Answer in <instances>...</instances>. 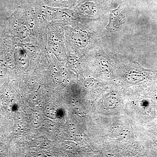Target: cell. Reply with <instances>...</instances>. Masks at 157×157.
Returning a JSON list of instances; mask_svg holds the SVG:
<instances>
[{
    "mask_svg": "<svg viewBox=\"0 0 157 157\" xmlns=\"http://www.w3.org/2000/svg\"><path fill=\"white\" fill-rule=\"evenodd\" d=\"M118 103V100L116 96L111 95L106 98V100L104 101V105L108 109H112L116 107Z\"/></svg>",
    "mask_w": 157,
    "mask_h": 157,
    "instance_id": "4",
    "label": "cell"
},
{
    "mask_svg": "<svg viewBox=\"0 0 157 157\" xmlns=\"http://www.w3.org/2000/svg\"><path fill=\"white\" fill-rule=\"evenodd\" d=\"M62 149L66 151H71L75 148L74 144L71 142H65L62 144Z\"/></svg>",
    "mask_w": 157,
    "mask_h": 157,
    "instance_id": "9",
    "label": "cell"
},
{
    "mask_svg": "<svg viewBox=\"0 0 157 157\" xmlns=\"http://www.w3.org/2000/svg\"><path fill=\"white\" fill-rule=\"evenodd\" d=\"M99 82L93 78H87L84 82V85L88 88H95L99 86Z\"/></svg>",
    "mask_w": 157,
    "mask_h": 157,
    "instance_id": "6",
    "label": "cell"
},
{
    "mask_svg": "<svg viewBox=\"0 0 157 157\" xmlns=\"http://www.w3.org/2000/svg\"><path fill=\"white\" fill-rule=\"evenodd\" d=\"M124 19V16L119 8L113 10L109 15V21L107 28L111 31L117 30L123 24Z\"/></svg>",
    "mask_w": 157,
    "mask_h": 157,
    "instance_id": "1",
    "label": "cell"
},
{
    "mask_svg": "<svg viewBox=\"0 0 157 157\" xmlns=\"http://www.w3.org/2000/svg\"><path fill=\"white\" fill-rule=\"evenodd\" d=\"M95 6L92 2H86L76 8L77 11L82 14H91L95 11Z\"/></svg>",
    "mask_w": 157,
    "mask_h": 157,
    "instance_id": "3",
    "label": "cell"
},
{
    "mask_svg": "<svg viewBox=\"0 0 157 157\" xmlns=\"http://www.w3.org/2000/svg\"><path fill=\"white\" fill-rule=\"evenodd\" d=\"M73 39L75 45L79 48H84L88 44V36L84 32H77L73 35Z\"/></svg>",
    "mask_w": 157,
    "mask_h": 157,
    "instance_id": "2",
    "label": "cell"
},
{
    "mask_svg": "<svg viewBox=\"0 0 157 157\" xmlns=\"http://www.w3.org/2000/svg\"><path fill=\"white\" fill-rule=\"evenodd\" d=\"M44 113L46 116L54 119L56 117V111L53 107L48 106L45 108L44 110Z\"/></svg>",
    "mask_w": 157,
    "mask_h": 157,
    "instance_id": "7",
    "label": "cell"
},
{
    "mask_svg": "<svg viewBox=\"0 0 157 157\" xmlns=\"http://www.w3.org/2000/svg\"><path fill=\"white\" fill-rule=\"evenodd\" d=\"M43 124L45 129L48 131V132L54 131L56 128V124L49 120H46L43 122Z\"/></svg>",
    "mask_w": 157,
    "mask_h": 157,
    "instance_id": "8",
    "label": "cell"
},
{
    "mask_svg": "<svg viewBox=\"0 0 157 157\" xmlns=\"http://www.w3.org/2000/svg\"><path fill=\"white\" fill-rule=\"evenodd\" d=\"M114 132H115L116 135H117L118 137L122 138H126L128 135H130L128 130H127L126 128L123 127L117 128Z\"/></svg>",
    "mask_w": 157,
    "mask_h": 157,
    "instance_id": "5",
    "label": "cell"
}]
</instances>
